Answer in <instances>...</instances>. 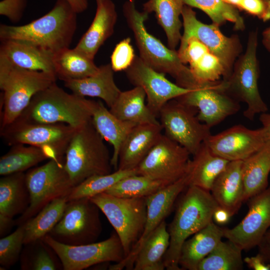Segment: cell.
<instances>
[{
    "mask_svg": "<svg viewBox=\"0 0 270 270\" xmlns=\"http://www.w3.org/2000/svg\"><path fill=\"white\" fill-rule=\"evenodd\" d=\"M64 162L62 160L50 159L46 164L26 174L30 204L18 220L20 225L35 216L54 199L68 196L74 186L65 170Z\"/></svg>",
    "mask_w": 270,
    "mask_h": 270,
    "instance_id": "cell-9",
    "label": "cell"
},
{
    "mask_svg": "<svg viewBox=\"0 0 270 270\" xmlns=\"http://www.w3.org/2000/svg\"><path fill=\"white\" fill-rule=\"evenodd\" d=\"M138 174L136 169L117 170L106 174L90 176L74 186L68 196V201L84 198H91L106 192L120 180L130 176Z\"/></svg>",
    "mask_w": 270,
    "mask_h": 270,
    "instance_id": "cell-41",
    "label": "cell"
},
{
    "mask_svg": "<svg viewBox=\"0 0 270 270\" xmlns=\"http://www.w3.org/2000/svg\"><path fill=\"white\" fill-rule=\"evenodd\" d=\"M204 142L214 154L223 158L243 161L260 149L268 138L262 127L251 130L238 124L210 134Z\"/></svg>",
    "mask_w": 270,
    "mask_h": 270,
    "instance_id": "cell-20",
    "label": "cell"
},
{
    "mask_svg": "<svg viewBox=\"0 0 270 270\" xmlns=\"http://www.w3.org/2000/svg\"><path fill=\"white\" fill-rule=\"evenodd\" d=\"M182 17L184 32L180 42L190 37L198 40L220 60L230 76L242 50L239 37L235 34L227 36L222 33L218 25L202 22L197 18L192 8L186 5L183 8Z\"/></svg>",
    "mask_w": 270,
    "mask_h": 270,
    "instance_id": "cell-15",
    "label": "cell"
},
{
    "mask_svg": "<svg viewBox=\"0 0 270 270\" xmlns=\"http://www.w3.org/2000/svg\"><path fill=\"white\" fill-rule=\"evenodd\" d=\"M240 248L228 240L218 242L214 250L199 264L197 270H240L244 260Z\"/></svg>",
    "mask_w": 270,
    "mask_h": 270,
    "instance_id": "cell-38",
    "label": "cell"
},
{
    "mask_svg": "<svg viewBox=\"0 0 270 270\" xmlns=\"http://www.w3.org/2000/svg\"><path fill=\"white\" fill-rule=\"evenodd\" d=\"M90 198L114 228L126 257L144 228L147 214L146 198H120L103 192Z\"/></svg>",
    "mask_w": 270,
    "mask_h": 270,
    "instance_id": "cell-8",
    "label": "cell"
},
{
    "mask_svg": "<svg viewBox=\"0 0 270 270\" xmlns=\"http://www.w3.org/2000/svg\"><path fill=\"white\" fill-rule=\"evenodd\" d=\"M160 124H137L130 131L120 146L118 170L136 168L160 136Z\"/></svg>",
    "mask_w": 270,
    "mask_h": 270,
    "instance_id": "cell-23",
    "label": "cell"
},
{
    "mask_svg": "<svg viewBox=\"0 0 270 270\" xmlns=\"http://www.w3.org/2000/svg\"><path fill=\"white\" fill-rule=\"evenodd\" d=\"M26 0H2L0 2V14L16 22L22 18L26 6Z\"/></svg>",
    "mask_w": 270,
    "mask_h": 270,
    "instance_id": "cell-46",
    "label": "cell"
},
{
    "mask_svg": "<svg viewBox=\"0 0 270 270\" xmlns=\"http://www.w3.org/2000/svg\"><path fill=\"white\" fill-rule=\"evenodd\" d=\"M184 6L183 0H148L143 4L144 12L154 13L166 34L168 47L172 50H175L182 38V22L180 16Z\"/></svg>",
    "mask_w": 270,
    "mask_h": 270,
    "instance_id": "cell-33",
    "label": "cell"
},
{
    "mask_svg": "<svg viewBox=\"0 0 270 270\" xmlns=\"http://www.w3.org/2000/svg\"><path fill=\"white\" fill-rule=\"evenodd\" d=\"M270 172V142L243 160L242 175L244 202L261 192L268 187Z\"/></svg>",
    "mask_w": 270,
    "mask_h": 270,
    "instance_id": "cell-32",
    "label": "cell"
},
{
    "mask_svg": "<svg viewBox=\"0 0 270 270\" xmlns=\"http://www.w3.org/2000/svg\"><path fill=\"white\" fill-rule=\"evenodd\" d=\"M242 162H230L215 180L210 192L218 206L227 210L232 216L244 202Z\"/></svg>",
    "mask_w": 270,
    "mask_h": 270,
    "instance_id": "cell-26",
    "label": "cell"
},
{
    "mask_svg": "<svg viewBox=\"0 0 270 270\" xmlns=\"http://www.w3.org/2000/svg\"><path fill=\"white\" fill-rule=\"evenodd\" d=\"M229 162L214 154L203 142L189 162L187 171L188 186H196L210 192L215 180Z\"/></svg>",
    "mask_w": 270,
    "mask_h": 270,
    "instance_id": "cell-30",
    "label": "cell"
},
{
    "mask_svg": "<svg viewBox=\"0 0 270 270\" xmlns=\"http://www.w3.org/2000/svg\"><path fill=\"white\" fill-rule=\"evenodd\" d=\"M166 186L160 181L136 174L120 180L104 192L120 198H146Z\"/></svg>",
    "mask_w": 270,
    "mask_h": 270,
    "instance_id": "cell-40",
    "label": "cell"
},
{
    "mask_svg": "<svg viewBox=\"0 0 270 270\" xmlns=\"http://www.w3.org/2000/svg\"><path fill=\"white\" fill-rule=\"evenodd\" d=\"M195 110L174 99L166 102L158 114L164 134L192 156L211 134L210 128L198 119Z\"/></svg>",
    "mask_w": 270,
    "mask_h": 270,
    "instance_id": "cell-13",
    "label": "cell"
},
{
    "mask_svg": "<svg viewBox=\"0 0 270 270\" xmlns=\"http://www.w3.org/2000/svg\"><path fill=\"white\" fill-rule=\"evenodd\" d=\"M96 102L69 94L54 82L36 94L16 119L35 123L64 124L78 128L92 120Z\"/></svg>",
    "mask_w": 270,
    "mask_h": 270,
    "instance_id": "cell-4",
    "label": "cell"
},
{
    "mask_svg": "<svg viewBox=\"0 0 270 270\" xmlns=\"http://www.w3.org/2000/svg\"><path fill=\"white\" fill-rule=\"evenodd\" d=\"M25 224H21L11 234L0 240V264L8 268L18 260L24 244Z\"/></svg>",
    "mask_w": 270,
    "mask_h": 270,
    "instance_id": "cell-42",
    "label": "cell"
},
{
    "mask_svg": "<svg viewBox=\"0 0 270 270\" xmlns=\"http://www.w3.org/2000/svg\"><path fill=\"white\" fill-rule=\"evenodd\" d=\"M110 64L99 66L98 72L90 76L64 82L72 93L86 97H96L102 100L110 108L122 92L116 86Z\"/></svg>",
    "mask_w": 270,
    "mask_h": 270,
    "instance_id": "cell-27",
    "label": "cell"
},
{
    "mask_svg": "<svg viewBox=\"0 0 270 270\" xmlns=\"http://www.w3.org/2000/svg\"><path fill=\"white\" fill-rule=\"evenodd\" d=\"M50 157L44 150L34 146L16 144L0 158L2 176L24 172Z\"/></svg>",
    "mask_w": 270,
    "mask_h": 270,
    "instance_id": "cell-37",
    "label": "cell"
},
{
    "mask_svg": "<svg viewBox=\"0 0 270 270\" xmlns=\"http://www.w3.org/2000/svg\"><path fill=\"white\" fill-rule=\"evenodd\" d=\"M92 120L76 128L65 153L64 166L74 187L87 178L112 172L111 158Z\"/></svg>",
    "mask_w": 270,
    "mask_h": 270,
    "instance_id": "cell-6",
    "label": "cell"
},
{
    "mask_svg": "<svg viewBox=\"0 0 270 270\" xmlns=\"http://www.w3.org/2000/svg\"><path fill=\"white\" fill-rule=\"evenodd\" d=\"M218 206L210 192L188 186L168 228L170 245L163 259L167 270H182L178 262L183 244L213 221L214 212Z\"/></svg>",
    "mask_w": 270,
    "mask_h": 270,
    "instance_id": "cell-3",
    "label": "cell"
},
{
    "mask_svg": "<svg viewBox=\"0 0 270 270\" xmlns=\"http://www.w3.org/2000/svg\"><path fill=\"white\" fill-rule=\"evenodd\" d=\"M124 72L132 84L144 90L147 106L157 117L166 102L192 90L171 82L165 74L155 70L136 55L131 66Z\"/></svg>",
    "mask_w": 270,
    "mask_h": 270,
    "instance_id": "cell-18",
    "label": "cell"
},
{
    "mask_svg": "<svg viewBox=\"0 0 270 270\" xmlns=\"http://www.w3.org/2000/svg\"><path fill=\"white\" fill-rule=\"evenodd\" d=\"M55 74L16 66L0 56V88L2 114L0 128L14 122L33 96L56 82Z\"/></svg>",
    "mask_w": 270,
    "mask_h": 270,
    "instance_id": "cell-5",
    "label": "cell"
},
{
    "mask_svg": "<svg viewBox=\"0 0 270 270\" xmlns=\"http://www.w3.org/2000/svg\"><path fill=\"white\" fill-rule=\"evenodd\" d=\"M176 99L197 110L198 119L210 128L240 109L238 101L226 92L224 80L204 83Z\"/></svg>",
    "mask_w": 270,
    "mask_h": 270,
    "instance_id": "cell-16",
    "label": "cell"
},
{
    "mask_svg": "<svg viewBox=\"0 0 270 270\" xmlns=\"http://www.w3.org/2000/svg\"><path fill=\"white\" fill-rule=\"evenodd\" d=\"M96 130L113 148L111 164L118 170L120 146L130 131L137 124L122 120L115 116L100 100L96 102L92 118Z\"/></svg>",
    "mask_w": 270,
    "mask_h": 270,
    "instance_id": "cell-29",
    "label": "cell"
},
{
    "mask_svg": "<svg viewBox=\"0 0 270 270\" xmlns=\"http://www.w3.org/2000/svg\"><path fill=\"white\" fill-rule=\"evenodd\" d=\"M76 14L65 0H56L53 8L26 24H1L0 40L32 43L54 54L69 48L76 28Z\"/></svg>",
    "mask_w": 270,
    "mask_h": 270,
    "instance_id": "cell-1",
    "label": "cell"
},
{
    "mask_svg": "<svg viewBox=\"0 0 270 270\" xmlns=\"http://www.w3.org/2000/svg\"><path fill=\"white\" fill-rule=\"evenodd\" d=\"M226 3L238 10L242 0H222Z\"/></svg>",
    "mask_w": 270,
    "mask_h": 270,
    "instance_id": "cell-53",
    "label": "cell"
},
{
    "mask_svg": "<svg viewBox=\"0 0 270 270\" xmlns=\"http://www.w3.org/2000/svg\"><path fill=\"white\" fill-rule=\"evenodd\" d=\"M68 202V196L54 199L24 222V244L36 242L48 234L62 218Z\"/></svg>",
    "mask_w": 270,
    "mask_h": 270,
    "instance_id": "cell-36",
    "label": "cell"
},
{
    "mask_svg": "<svg viewBox=\"0 0 270 270\" xmlns=\"http://www.w3.org/2000/svg\"><path fill=\"white\" fill-rule=\"evenodd\" d=\"M248 200V210L242 220L232 228H222L224 238L242 250L258 246L270 228V186Z\"/></svg>",
    "mask_w": 270,
    "mask_h": 270,
    "instance_id": "cell-19",
    "label": "cell"
},
{
    "mask_svg": "<svg viewBox=\"0 0 270 270\" xmlns=\"http://www.w3.org/2000/svg\"><path fill=\"white\" fill-rule=\"evenodd\" d=\"M53 64L56 77L64 82L90 76L99 70L93 60L74 48H65L54 54Z\"/></svg>",
    "mask_w": 270,
    "mask_h": 270,
    "instance_id": "cell-34",
    "label": "cell"
},
{
    "mask_svg": "<svg viewBox=\"0 0 270 270\" xmlns=\"http://www.w3.org/2000/svg\"><path fill=\"white\" fill-rule=\"evenodd\" d=\"M77 13H81L85 11L88 7L87 0H65Z\"/></svg>",
    "mask_w": 270,
    "mask_h": 270,
    "instance_id": "cell-50",
    "label": "cell"
},
{
    "mask_svg": "<svg viewBox=\"0 0 270 270\" xmlns=\"http://www.w3.org/2000/svg\"><path fill=\"white\" fill-rule=\"evenodd\" d=\"M42 240L56 253L64 270H82L104 262H119L126 257L116 233L107 239L81 245H68L59 242L50 235Z\"/></svg>",
    "mask_w": 270,
    "mask_h": 270,
    "instance_id": "cell-12",
    "label": "cell"
},
{
    "mask_svg": "<svg viewBox=\"0 0 270 270\" xmlns=\"http://www.w3.org/2000/svg\"><path fill=\"white\" fill-rule=\"evenodd\" d=\"M184 5L198 8L206 14L213 24L219 26L230 22L234 24L235 30H244L243 18L236 8L222 0H183Z\"/></svg>",
    "mask_w": 270,
    "mask_h": 270,
    "instance_id": "cell-39",
    "label": "cell"
},
{
    "mask_svg": "<svg viewBox=\"0 0 270 270\" xmlns=\"http://www.w3.org/2000/svg\"><path fill=\"white\" fill-rule=\"evenodd\" d=\"M29 204L26 174L21 172L2 176L0 180V236L13 224V218L24 214Z\"/></svg>",
    "mask_w": 270,
    "mask_h": 270,
    "instance_id": "cell-22",
    "label": "cell"
},
{
    "mask_svg": "<svg viewBox=\"0 0 270 270\" xmlns=\"http://www.w3.org/2000/svg\"><path fill=\"white\" fill-rule=\"evenodd\" d=\"M223 237L222 228L212 221L187 239L180 250L178 264L181 270H197L199 264L214 250Z\"/></svg>",
    "mask_w": 270,
    "mask_h": 270,
    "instance_id": "cell-28",
    "label": "cell"
},
{
    "mask_svg": "<svg viewBox=\"0 0 270 270\" xmlns=\"http://www.w3.org/2000/svg\"><path fill=\"white\" fill-rule=\"evenodd\" d=\"M188 186L186 174L176 182L147 196L146 220L143 232L129 254L121 262L110 265V270H133L135 260L148 236L170 212L180 194Z\"/></svg>",
    "mask_w": 270,
    "mask_h": 270,
    "instance_id": "cell-17",
    "label": "cell"
},
{
    "mask_svg": "<svg viewBox=\"0 0 270 270\" xmlns=\"http://www.w3.org/2000/svg\"><path fill=\"white\" fill-rule=\"evenodd\" d=\"M146 95L140 86L121 92L110 108V112L118 119L136 124H160L157 116L145 102Z\"/></svg>",
    "mask_w": 270,
    "mask_h": 270,
    "instance_id": "cell-31",
    "label": "cell"
},
{
    "mask_svg": "<svg viewBox=\"0 0 270 270\" xmlns=\"http://www.w3.org/2000/svg\"><path fill=\"white\" fill-rule=\"evenodd\" d=\"M170 234L164 220L144 244L134 262V270H164V257L170 245Z\"/></svg>",
    "mask_w": 270,
    "mask_h": 270,
    "instance_id": "cell-35",
    "label": "cell"
},
{
    "mask_svg": "<svg viewBox=\"0 0 270 270\" xmlns=\"http://www.w3.org/2000/svg\"><path fill=\"white\" fill-rule=\"evenodd\" d=\"M100 210L89 198L69 201L62 218L48 234L68 245L96 242L102 231Z\"/></svg>",
    "mask_w": 270,
    "mask_h": 270,
    "instance_id": "cell-11",
    "label": "cell"
},
{
    "mask_svg": "<svg viewBox=\"0 0 270 270\" xmlns=\"http://www.w3.org/2000/svg\"><path fill=\"white\" fill-rule=\"evenodd\" d=\"M262 42L265 48L270 52V26L263 30Z\"/></svg>",
    "mask_w": 270,
    "mask_h": 270,
    "instance_id": "cell-52",
    "label": "cell"
},
{
    "mask_svg": "<svg viewBox=\"0 0 270 270\" xmlns=\"http://www.w3.org/2000/svg\"><path fill=\"white\" fill-rule=\"evenodd\" d=\"M180 58L188 67L196 80L202 84L226 79L229 76L224 64L202 42L194 37H190L180 42L178 50Z\"/></svg>",
    "mask_w": 270,
    "mask_h": 270,
    "instance_id": "cell-21",
    "label": "cell"
},
{
    "mask_svg": "<svg viewBox=\"0 0 270 270\" xmlns=\"http://www.w3.org/2000/svg\"><path fill=\"white\" fill-rule=\"evenodd\" d=\"M258 253L268 263L270 264V228L258 244Z\"/></svg>",
    "mask_w": 270,
    "mask_h": 270,
    "instance_id": "cell-48",
    "label": "cell"
},
{
    "mask_svg": "<svg viewBox=\"0 0 270 270\" xmlns=\"http://www.w3.org/2000/svg\"><path fill=\"white\" fill-rule=\"evenodd\" d=\"M259 120L265 132L268 141L270 142V114L266 112L260 114Z\"/></svg>",
    "mask_w": 270,
    "mask_h": 270,
    "instance_id": "cell-51",
    "label": "cell"
},
{
    "mask_svg": "<svg viewBox=\"0 0 270 270\" xmlns=\"http://www.w3.org/2000/svg\"><path fill=\"white\" fill-rule=\"evenodd\" d=\"M76 128L64 124H41L16 120L0 128V136L9 146L27 144L40 148L50 159L62 160Z\"/></svg>",
    "mask_w": 270,
    "mask_h": 270,
    "instance_id": "cell-10",
    "label": "cell"
},
{
    "mask_svg": "<svg viewBox=\"0 0 270 270\" xmlns=\"http://www.w3.org/2000/svg\"><path fill=\"white\" fill-rule=\"evenodd\" d=\"M230 217L232 216L227 210L219 206L216 209L213 214V220L218 224H226Z\"/></svg>",
    "mask_w": 270,
    "mask_h": 270,
    "instance_id": "cell-49",
    "label": "cell"
},
{
    "mask_svg": "<svg viewBox=\"0 0 270 270\" xmlns=\"http://www.w3.org/2000/svg\"><path fill=\"white\" fill-rule=\"evenodd\" d=\"M244 262L254 270H270V264L266 262L259 253L255 256L245 258Z\"/></svg>",
    "mask_w": 270,
    "mask_h": 270,
    "instance_id": "cell-47",
    "label": "cell"
},
{
    "mask_svg": "<svg viewBox=\"0 0 270 270\" xmlns=\"http://www.w3.org/2000/svg\"><path fill=\"white\" fill-rule=\"evenodd\" d=\"M238 10L264 22L270 20V0H242Z\"/></svg>",
    "mask_w": 270,
    "mask_h": 270,
    "instance_id": "cell-45",
    "label": "cell"
},
{
    "mask_svg": "<svg viewBox=\"0 0 270 270\" xmlns=\"http://www.w3.org/2000/svg\"><path fill=\"white\" fill-rule=\"evenodd\" d=\"M136 56L131 39L124 38L116 46L112 54L110 64L113 70L125 71L131 66Z\"/></svg>",
    "mask_w": 270,
    "mask_h": 270,
    "instance_id": "cell-43",
    "label": "cell"
},
{
    "mask_svg": "<svg viewBox=\"0 0 270 270\" xmlns=\"http://www.w3.org/2000/svg\"><path fill=\"white\" fill-rule=\"evenodd\" d=\"M94 18L74 48L94 60L100 46L113 34L118 14L112 0H96Z\"/></svg>",
    "mask_w": 270,
    "mask_h": 270,
    "instance_id": "cell-24",
    "label": "cell"
},
{
    "mask_svg": "<svg viewBox=\"0 0 270 270\" xmlns=\"http://www.w3.org/2000/svg\"><path fill=\"white\" fill-rule=\"evenodd\" d=\"M122 12L133 32L140 56L146 64L157 72L170 75L181 87L194 89L201 84L182 62L178 51L166 46L148 32L144 22L148 14L138 11L134 0H127L122 6Z\"/></svg>",
    "mask_w": 270,
    "mask_h": 270,
    "instance_id": "cell-2",
    "label": "cell"
},
{
    "mask_svg": "<svg viewBox=\"0 0 270 270\" xmlns=\"http://www.w3.org/2000/svg\"><path fill=\"white\" fill-rule=\"evenodd\" d=\"M0 56L26 69L56 74L54 54L32 43L17 40H0Z\"/></svg>",
    "mask_w": 270,
    "mask_h": 270,
    "instance_id": "cell-25",
    "label": "cell"
},
{
    "mask_svg": "<svg viewBox=\"0 0 270 270\" xmlns=\"http://www.w3.org/2000/svg\"><path fill=\"white\" fill-rule=\"evenodd\" d=\"M52 248L42 240H39V246H36L25 269L32 270H56L58 268L52 254Z\"/></svg>",
    "mask_w": 270,
    "mask_h": 270,
    "instance_id": "cell-44",
    "label": "cell"
},
{
    "mask_svg": "<svg viewBox=\"0 0 270 270\" xmlns=\"http://www.w3.org/2000/svg\"><path fill=\"white\" fill-rule=\"evenodd\" d=\"M190 154L184 147L162 134L136 168L138 174L168 185L186 174Z\"/></svg>",
    "mask_w": 270,
    "mask_h": 270,
    "instance_id": "cell-14",
    "label": "cell"
},
{
    "mask_svg": "<svg viewBox=\"0 0 270 270\" xmlns=\"http://www.w3.org/2000/svg\"><path fill=\"white\" fill-rule=\"evenodd\" d=\"M258 46V32L256 30L249 33L245 52L236 60L230 76L223 79L226 92L237 101L246 104L244 116L250 120H253L256 114L268 110L258 88L260 69Z\"/></svg>",
    "mask_w": 270,
    "mask_h": 270,
    "instance_id": "cell-7",
    "label": "cell"
}]
</instances>
